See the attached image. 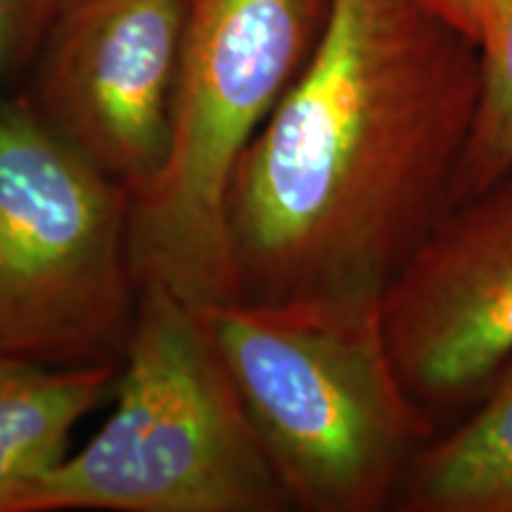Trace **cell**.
Instances as JSON below:
<instances>
[{
	"mask_svg": "<svg viewBox=\"0 0 512 512\" xmlns=\"http://www.w3.org/2000/svg\"><path fill=\"white\" fill-rule=\"evenodd\" d=\"M275 477L302 512H380L439 422L396 373L382 302L200 306Z\"/></svg>",
	"mask_w": 512,
	"mask_h": 512,
	"instance_id": "7a4b0ae2",
	"label": "cell"
},
{
	"mask_svg": "<svg viewBox=\"0 0 512 512\" xmlns=\"http://www.w3.org/2000/svg\"><path fill=\"white\" fill-rule=\"evenodd\" d=\"M335 0H190L169 150L131 195L138 287L185 304L238 299L228 233L235 171L302 76Z\"/></svg>",
	"mask_w": 512,
	"mask_h": 512,
	"instance_id": "277c9868",
	"label": "cell"
},
{
	"mask_svg": "<svg viewBox=\"0 0 512 512\" xmlns=\"http://www.w3.org/2000/svg\"><path fill=\"white\" fill-rule=\"evenodd\" d=\"M190 0H76L19 93L57 138L131 195L162 166Z\"/></svg>",
	"mask_w": 512,
	"mask_h": 512,
	"instance_id": "8992f818",
	"label": "cell"
},
{
	"mask_svg": "<svg viewBox=\"0 0 512 512\" xmlns=\"http://www.w3.org/2000/svg\"><path fill=\"white\" fill-rule=\"evenodd\" d=\"M119 366L50 368L0 354V512L67 458L76 425L114 392Z\"/></svg>",
	"mask_w": 512,
	"mask_h": 512,
	"instance_id": "ba28073f",
	"label": "cell"
},
{
	"mask_svg": "<svg viewBox=\"0 0 512 512\" xmlns=\"http://www.w3.org/2000/svg\"><path fill=\"white\" fill-rule=\"evenodd\" d=\"M76 0H0V81L31 69Z\"/></svg>",
	"mask_w": 512,
	"mask_h": 512,
	"instance_id": "8fae6325",
	"label": "cell"
},
{
	"mask_svg": "<svg viewBox=\"0 0 512 512\" xmlns=\"http://www.w3.org/2000/svg\"><path fill=\"white\" fill-rule=\"evenodd\" d=\"M128 226L131 190L0 93V354L121 363L140 299Z\"/></svg>",
	"mask_w": 512,
	"mask_h": 512,
	"instance_id": "5b68a950",
	"label": "cell"
},
{
	"mask_svg": "<svg viewBox=\"0 0 512 512\" xmlns=\"http://www.w3.org/2000/svg\"><path fill=\"white\" fill-rule=\"evenodd\" d=\"M422 3L430 5L434 12H439V15L446 17L448 22L456 24L458 29H463L465 34L475 38L477 43H482L489 0H422Z\"/></svg>",
	"mask_w": 512,
	"mask_h": 512,
	"instance_id": "7c38bea8",
	"label": "cell"
},
{
	"mask_svg": "<svg viewBox=\"0 0 512 512\" xmlns=\"http://www.w3.org/2000/svg\"><path fill=\"white\" fill-rule=\"evenodd\" d=\"M394 508L406 512H512V358L465 420L415 456Z\"/></svg>",
	"mask_w": 512,
	"mask_h": 512,
	"instance_id": "9c48e42d",
	"label": "cell"
},
{
	"mask_svg": "<svg viewBox=\"0 0 512 512\" xmlns=\"http://www.w3.org/2000/svg\"><path fill=\"white\" fill-rule=\"evenodd\" d=\"M396 373L437 422L512 358V166L451 202L382 297Z\"/></svg>",
	"mask_w": 512,
	"mask_h": 512,
	"instance_id": "52a82bcc",
	"label": "cell"
},
{
	"mask_svg": "<svg viewBox=\"0 0 512 512\" xmlns=\"http://www.w3.org/2000/svg\"><path fill=\"white\" fill-rule=\"evenodd\" d=\"M76 510H292L200 309L162 287L140 290L110 418L10 508Z\"/></svg>",
	"mask_w": 512,
	"mask_h": 512,
	"instance_id": "3957f363",
	"label": "cell"
},
{
	"mask_svg": "<svg viewBox=\"0 0 512 512\" xmlns=\"http://www.w3.org/2000/svg\"><path fill=\"white\" fill-rule=\"evenodd\" d=\"M482 46L422 0H335L228 197L242 302H382L453 188Z\"/></svg>",
	"mask_w": 512,
	"mask_h": 512,
	"instance_id": "6da1fadb",
	"label": "cell"
},
{
	"mask_svg": "<svg viewBox=\"0 0 512 512\" xmlns=\"http://www.w3.org/2000/svg\"><path fill=\"white\" fill-rule=\"evenodd\" d=\"M479 46L482 95L453 202L475 195L512 166V0H489Z\"/></svg>",
	"mask_w": 512,
	"mask_h": 512,
	"instance_id": "30bf717a",
	"label": "cell"
}]
</instances>
